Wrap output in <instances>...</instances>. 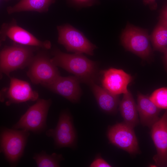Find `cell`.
<instances>
[{"mask_svg":"<svg viewBox=\"0 0 167 167\" xmlns=\"http://www.w3.org/2000/svg\"><path fill=\"white\" fill-rule=\"evenodd\" d=\"M51 104L50 99H38L13 126L12 128L24 129L36 134L41 133L46 128L47 115Z\"/></svg>","mask_w":167,"mask_h":167,"instance_id":"4","label":"cell"},{"mask_svg":"<svg viewBox=\"0 0 167 167\" xmlns=\"http://www.w3.org/2000/svg\"><path fill=\"white\" fill-rule=\"evenodd\" d=\"M46 134L54 139L58 148L73 147L76 143V133L72 118L66 111L60 114L56 127L47 131Z\"/></svg>","mask_w":167,"mask_h":167,"instance_id":"10","label":"cell"},{"mask_svg":"<svg viewBox=\"0 0 167 167\" xmlns=\"http://www.w3.org/2000/svg\"><path fill=\"white\" fill-rule=\"evenodd\" d=\"M151 101L161 109H167V88L163 87L155 90L149 97Z\"/></svg>","mask_w":167,"mask_h":167,"instance_id":"21","label":"cell"},{"mask_svg":"<svg viewBox=\"0 0 167 167\" xmlns=\"http://www.w3.org/2000/svg\"><path fill=\"white\" fill-rule=\"evenodd\" d=\"M133 129L124 122L117 123L109 129L108 139L111 143L131 154L138 153V142Z\"/></svg>","mask_w":167,"mask_h":167,"instance_id":"9","label":"cell"},{"mask_svg":"<svg viewBox=\"0 0 167 167\" xmlns=\"http://www.w3.org/2000/svg\"><path fill=\"white\" fill-rule=\"evenodd\" d=\"M124 47L142 59L148 60L152 55L150 37L145 30L130 25H127L121 36Z\"/></svg>","mask_w":167,"mask_h":167,"instance_id":"7","label":"cell"},{"mask_svg":"<svg viewBox=\"0 0 167 167\" xmlns=\"http://www.w3.org/2000/svg\"><path fill=\"white\" fill-rule=\"evenodd\" d=\"M119 109L125 123L133 128L138 124L139 121L137 105L129 90L123 94L119 104Z\"/></svg>","mask_w":167,"mask_h":167,"instance_id":"18","label":"cell"},{"mask_svg":"<svg viewBox=\"0 0 167 167\" xmlns=\"http://www.w3.org/2000/svg\"><path fill=\"white\" fill-rule=\"evenodd\" d=\"M101 83L103 88L113 94L119 95L127 92L128 85L132 78L121 69L110 68L102 72Z\"/></svg>","mask_w":167,"mask_h":167,"instance_id":"14","label":"cell"},{"mask_svg":"<svg viewBox=\"0 0 167 167\" xmlns=\"http://www.w3.org/2000/svg\"></svg>","mask_w":167,"mask_h":167,"instance_id":"26","label":"cell"},{"mask_svg":"<svg viewBox=\"0 0 167 167\" xmlns=\"http://www.w3.org/2000/svg\"><path fill=\"white\" fill-rule=\"evenodd\" d=\"M137 102V109L141 124L151 128L160 118L161 109L156 106L149 97L139 92L138 93Z\"/></svg>","mask_w":167,"mask_h":167,"instance_id":"16","label":"cell"},{"mask_svg":"<svg viewBox=\"0 0 167 167\" xmlns=\"http://www.w3.org/2000/svg\"><path fill=\"white\" fill-rule=\"evenodd\" d=\"M33 158L38 167H60L61 161L64 160L61 154L54 153L49 155L44 151L35 154Z\"/></svg>","mask_w":167,"mask_h":167,"instance_id":"20","label":"cell"},{"mask_svg":"<svg viewBox=\"0 0 167 167\" xmlns=\"http://www.w3.org/2000/svg\"><path fill=\"white\" fill-rule=\"evenodd\" d=\"M0 38L4 40L8 37L14 43L24 45L50 49L51 44L50 41H41L27 30L18 25L16 21L4 24L0 31Z\"/></svg>","mask_w":167,"mask_h":167,"instance_id":"11","label":"cell"},{"mask_svg":"<svg viewBox=\"0 0 167 167\" xmlns=\"http://www.w3.org/2000/svg\"><path fill=\"white\" fill-rule=\"evenodd\" d=\"M151 135L156 150L153 159L157 166L167 165V111L151 128Z\"/></svg>","mask_w":167,"mask_h":167,"instance_id":"12","label":"cell"},{"mask_svg":"<svg viewBox=\"0 0 167 167\" xmlns=\"http://www.w3.org/2000/svg\"><path fill=\"white\" fill-rule=\"evenodd\" d=\"M2 41H3V40L1 38H0V46L1 45V43Z\"/></svg>","mask_w":167,"mask_h":167,"instance_id":"25","label":"cell"},{"mask_svg":"<svg viewBox=\"0 0 167 167\" xmlns=\"http://www.w3.org/2000/svg\"><path fill=\"white\" fill-rule=\"evenodd\" d=\"M35 47L14 43L4 48L0 52V79L3 74L9 76L11 72L28 66Z\"/></svg>","mask_w":167,"mask_h":167,"instance_id":"3","label":"cell"},{"mask_svg":"<svg viewBox=\"0 0 167 167\" xmlns=\"http://www.w3.org/2000/svg\"><path fill=\"white\" fill-rule=\"evenodd\" d=\"M80 82L75 76L62 77L60 75L44 87L71 102L76 103L79 101L81 95Z\"/></svg>","mask_w":167,"mask_h":167,"instance_id":"13","label":"cell"},{"mask_svg":"<svg viewBox=\"0 0 167 167\" xmlns=\"http://www.w3.org/2000/svg\"><path fill=\"white\" fill-rule=\"evenodd\" d=\"M27 75L34 84L44 86L60 75L57 66L46 54L39 53L34 55L29 66Z\"/></svg>","mask_w":167,"mask_h":167,"instance_id":"6","label":"cell"},{"mask_svg":"<svg viewBox=\"0 0 167 167\" xmlns=\"http://www.w3.org/2000/svg\"><path fill=\"white\" fill-rule=\"evenodd\" d=\"M75 4L79 6H92L95 0H71Z\"/></svg>","mask_w":167,"mask_h":167,"instance_id":"23","label":"cell"},{"mask_svg":"<svg viewBox=\"0 0 167 167\" xmlns=\"http://www.w3.org/2000/svg\"><path fill=\"white\" fill-rule=\"evenodd\" d=\"M144 2L145 4L149 5L152 8L154 9L156 8V0H144Z\"/></svg>","mask_w":167,"mask_h":167,"instance_id":"24","label":"cell"},{"mask_svg":"<svg viewBox=\"0 0 167 167\" xmlns=\"http://www.w3.org/2000/svg\"><path fill=\"white\" fill-rule=\"evenodd\" d=\"M90 167H111L109 164L100 156L96 157L90 165Z\"/></svg>","mask_w":167,"mask_h":167,"instance_id":"22","label":"cell"},{"mask_svg":"<svg viewBox=\"0 0 167 167\" xmlns=\"http://www.w3.org/2000/svg\"><path fill=\"white\" fill-rule=\"evenodd\" d=\"M52 62L74 75L79 80L89 85L95 82L98 75V68L96 62L91 60L82 54H69L62 52L58 49L52 53Z\"/></svg>","mask_w":167,"mask_h":167,"instance_id":"1","label":"cell"},{"mask_svg":"<svg viewBox=\"0 0 167 167\" xmlns=\"http://www.w3.org/2000/svg\"><path fill=\"white\" fill-rule=\"evenodd\" d=\"M151 40L154 49L163 54V61L165 68L167 61V8L162 9L158 24L152 35Z\"/></svg>","mask_w":167,"mask_h":167,"instance_id":"15","label":"cell"},{"mask_svg":"<svg viewBox=\"0 0 167 167\" xmlns=\"http://www.w3.org/2000/svg\"><path fill=\"white\" fill-rule=\"evenodd\" d=\"M57 29L58 42L62 45L68 52L93 55L96 46L81 32L68 24L58 26Z\"/></svg>","mask_w":167,"mask_h":167,"instance_id":"5","label":"cell"},{"mask_svg":"<svg viewBox=\"0 0 167 167\" xmlns=\"http://www.w3.org/2000/svg\"><path fill=\"white\" fill-rule=\"evenodd\" d=\"M89 86L100 108L107 113H115L120 102L119 95L112 94L95 82L92 83Z\"/></svg>","mask_w":167,"mask_h":167,"instance_id":"17","label":"cell"},{"mask_svg":"<svg viewBox=\"0 0 167 167\" xmlns=\"http://www.w3.org/2000/svg\"><path fill=\"white\" fill-rule=\"evenodd\" d=\"M39 94L33 90L29 83L14 77H10L8 88L2 89L0 92V101L9 106L27 101H36Z\"/></svg>","mask_w":167,"mask_h":167,"instance_id":"8","label":"cell"},{"mask_svg":"<svg viewBox=\"0 0 167 167\" xmlns=\"http://www.w3.org/2000/svg\"><path fill=\"white\" fill-rule=\"evenodd\" d=\"M29 131L24 129L18 130L2 129L0 133V153H2L12 166H16L23 156Z\"/></svg>","mask_w":167,"mask_h":167,"instance_id":"2","label":"cell"},{"mask_svg":"<svg viewBox=\"0 0 167 167\" xmlns=\"http://www.w3.org/2000/svg\"><path fill=\"white\" fill-rule=\"evenodd\" d=\"M55 0H20L15 5L7 8L9 14L24 11L46 12Z\"/></svg>","mask_w":167,"mask_h":167,"instance_id":"19","label":"cell"}]
</instances>
